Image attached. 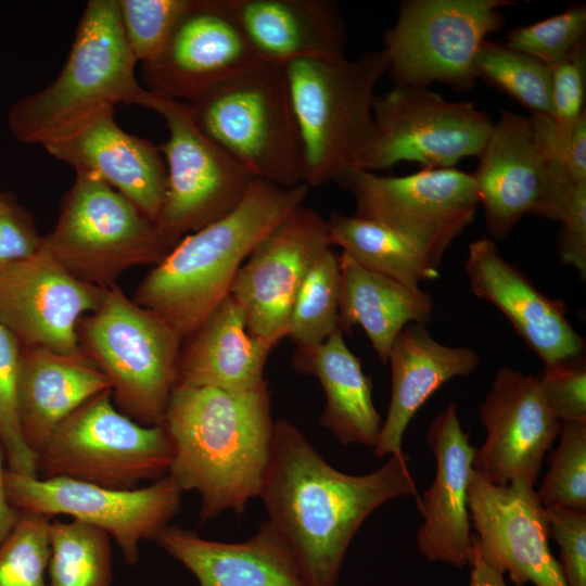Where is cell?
Masks as SVG:
<instances>
[{
    "instance_id": "1",
    "label": "cell",
    "mask_w": 586,
    "mask_h": 586,
    "mask_svg": "<svg viewBox=\"0 0 586 586\" xmlns=\"http://www.w3.org/2000/svg\"><path fill=\"white\" fill-rule=\"evenodd\" d=\"M409 455H392L377 470L339 471L292 423L275 421L270 457L259 497L267 522L285 543L309 586H336L355 534L380 506L415 497Z\"/></svg>"
},
{
    "instance_id": "2",
    "label": "cell",
    "mask_w": 586,
    "mask_h": 586,
    "mask_svg": "<svg viewBox=\"0 0 586 586\" xmlns=\"http://www.w3.org/2000/svg\"><path fill=\"white\" fill-rule=\"evenodd\" d=\"M171 445L167 475L201 497V522L259 497L275 421L267 384L235 392L176 385L162 422Z\"/></svg>"
},
{
    "instance_id": "3",
    "label": "cell",
    "mask_w": 586,
    "mask_h": 586,
    "mask_svg": "<svg viewBox=\"0 0 586 586\" xmlns=\"http://www.w3.org/2000/svg\"><path fill=\"white\" fill-rule=\"evenodd\" d=\"M310 188H283L255 178L228 214L184 235L148 273L137 303L192 335L230 294L233 280L254 249L296 207Z\"/></svg>"
},
{
    "instance_id": "4",
    "label": "cell",
    "mask_w": 586,
    "mask_h": 586,
    "mask_svg": "<svg viewBox=\"0 0 586 586\" xmlns=\"http://www.w3.org/2000/svg\"><path fill=\"white\" fill-rule=\"evenodd\" d=\"M117 0H90L58 77L15 101L8 113L12 136L24 144L61 140L117 104H143Z\"/></svg>"
},
{
    "instance_id": "5",
    "label": "cell",
    "mask_w": 586,
    "mask_h": 586,
    "mask_svg": "<svg viewBox=\"0 0 586 586\" xmlns=\"http://www.w3.org/2000/svg\"><path fill=\"white\" fill-rule=\"evenodd\" d=\"M387 67L383 50L355 60L308 58L284 65L307 187L335 182L358 168L373 140L374 88Z\"/></svg>"
},
{
    "instance_id": "6",
    "label": "cell",
    "mask_w": 586,
    "mask_h": 586,
    "mask_svg": "<svg viewBox=\"0 0 586 586\" xmlns=\"http://www.w3.org/2000/svg\"><path fill=\"white\" fill-rule=\"evenodd\" d=\"M189 105L199 127L254 178L283 188L304 183L303 146L283 65L262 62Z\"/></svg>"
},
{
    "instance_id": "7",
    "label": "cell",
    "mask_w": 586,
    "mask_h": 586,
    "mask_svg": "<svg viewBox=\"0 0 586 586\" xmlns=\"http://www.w3.org/2000/svg\"><path fill=\"white\" fill-rule=\"evenodd\" d=\"M42 247L74 277L104 289L129 267L157 265L173 246L127 198L98 175L76 170Z\"/></svg>"
},
{
    "instance_id": "8",
    "label": "cell",
    "mask_w": 586,
    "mask_h": 586,
    "mask_svg": "<svg viewBox=\"0 0 586 586\" xmlns=\"http://www.w3.org/2000/svg\"><path fill=\"white\" fill-rule=\"evenodd\" d=\"M84 339L119 411L143 425L161 424L177 383L178 332L112 285L85 321Z\"/></svg>"
},
{
    "instance_id": "9",
    "label": "cell",
    "mask_w": 586,
    "mask_h": 586,
    "mask_svg": "<svg viewBox=\"0 0 586 586\" xmlns=\"http://www.w3.org/2000/svg\"><path fill=\"white\" fill-rule=\"evenodd\" d=\"M103 392L73 411L36 456L37 476L132 489L167 475L171 445L164 425H143Z\"/></svg>"
},
{
    "instance_id": "10",
    "label": "cell",
    "mask_w": 586,
    "mask_h": 586,
    "mask_svg": "<svg viewBox=\"0 0 586 586\" xmlns=\"http://www.w3.org/2000/svg\"><path fill=\"white\" fill-rule=\"evenodd\" d=\"M512 0H404L395 24L383 35L387 72L395 86L458 91L477 79L475 58L487 35L504 25L501 9Z\"/></svg>"
},
{
    "instance_id": "11",
    "label": "cell",
    "mask_w": 586,
    "mask_h": 586,
    "mask_svg": "<svg viewBox=\"0 0 586 586\" xmlns=\"http://www.w3.org/2000/svg\"><path fill=\"white\" fill-rule=\"evenodd\" d=\"M142 106L158 113L168 130L160 145L167 182L156 225L175 246L231 212L255 178L199 127L188 103L148 91Z\"/></svg>"
},
{
    "instance_id": "12",
    "label": "cell",
    "mask_w": 586,
    "mask_h": 586,
    "mask_svg": "<svg viewBox=\"0 0 586 586\" xmlns=\"http://www.w3.org/2000/svg\"><path fill=\"white\" fill-rule=\"evenodd\" d=\"M472 174L493 239L524 215L561 221L574 183L551 155L532 116L501 110Z\"/></svg>"
},
{
    "instance_id": "13",
    "label": "cell",
    "mask_w": 586,
    "mask_h": 586,
    "mask_svg": "<svg viewBox=\"0 0 586 586\" xmlns=\"http://www.w3.org/2000/svg\"><path fill=\"white\" fill-rule=\"evenodd\" d=\"M374 135L358 168L377 173L402 162L449 168L480 157L494 123L474 102H451L429 88L394 86L374 97Z\"/></svg>"
},
{
    "instance_id": "14",
    "label": "cell",
    "mask_w": 586,
    "mask_h": 586,
    "mask_svg": "<svg viewBox=\"0 0 586 586\" xmlns=\"http://www.w3.org/2000/svg\"><path fill=\"white\" fill-rule=\"evenodd\" d=\"M11 505L20 512L65 514L104 531L124 561L135 565L143 540L156 539L180 512L182 491L165 475L146 486L114 489L67 477L42 479L5 471Z\"/></svg>"
},
{
    "instance_id": "15",
    "label": "cell",
    "mask_w": 586,
    "mask_h": 586,
    "mask_svg": "<svg viewBox=\"0 0 586 586\" xmlns=\"http://www.w3.org/2000/svg\"><path fill=\"white\" fill-rule=\"evenodd\" d=\"M335 182L354 198V215L411 238L437 267L480 204L473 175L455 167L423 168L406 176L354 168Z\"/></svg>"
},
{
    "instance_id": "16",
    "label": "cell",
    "mask_w": 586,
    "mask_h": 586,
    "mask_svg": "<svg viewBox=\"0 0 586 586\" xmlns=\"http://www.w3.org/2000/svg\"><path fill=\"white\" fill-rule=\"evenodd\" d=\"M332 247L327 219L303 204L254 249L230 289L252 335L276 345L286 337L292 308L307 275Z\"/></svg>"
},
{
    "instance_id": "17",
    "label": "cell",
    "mask_w": 586,
    "mask_h": 586,
    "mask_svg": "<svg viewBox=\"0 0 586 586\" xmlns=\"http://www.w3.org/2000/svg\"><path fill=\"white\" fill-rule=\"evenodd\" d=\"M262 62L229 0H191L162 52L142 64L141 73L148 91L192 104Z\"/></svg>"
},
{
    "instance_id": "18",
    "label": "cell",
    "mask_w": 586,
    "mask_h": 586,
    "mask_svg": "<svg viewBox=\"0 0 586 586\" xmlns=\"http://www.w3.org/2000/svg\"><path fill=\"white\" fill-rule=\"evenodd\" d=\"M468 508L474 543L488 565L507 572L515 586H566L534 486L522 481L494 485L472 468Z\"/></svg>"
},
{
    "instance_id": "19",
    "label": "cell",
    "mask_w": 586,
    "mask_h": 586,
    "mask_svg": "<svg viewBox=\"0 0 586 586\" xmlns=\"http://www.w3.org/2000/svg\"><path fill=\"white\" fill-rule=\"evenodd\" d=\"M479 413L486 438L474 451L473 470L494 485L522 481L534 486L562 424L547 403L540 379L500 368Z\"/></svg>"
},
{
    "instance_id": "20",
    "label": "cell",
    "mask_w": 586,
    "mask_h": 586,
    "mask_svg": "<svg viewBox=\"0 0 586 586\" xmlns=\"http://www.w3.org/2000/svg\"><path fill=\"white\" fill-rule=\"evenodd\" d=\"M103 289L74 277L41 245L33 256L0 266V322L22 347L81 355L76 332Z\"/></svg>"
},
{
    "instance_id": "21",
    "label": "cell",
    "mask_w": 586,
    "mask_h": 586,
    "mask_svg": "<svg viewBox=\"0 0 586 586\" xmlns=\"http://www.w3.org/2000/svg\"><path fill=\"white\" fill-rule=\"evenodd\" d=\"M464 268L472 293L506 316L545 367L582 358L585 341L570 323L565 305L542 293L492 239L469 245Z\"/></svg>"
},
{
    "instance_id": "22",
    "label": "cell",
    "mask_w": 586,
    "mask_h": 586,
    "mask_svg": "<svg viewBox=\"0 0 586 586\" xmlns=\"http://www.w3.org/2000/svg\"><path fill=\"white\" fill-rule=\"evenodd\" d=\"M426 442L435 457L436 474L417 505L423 515L418 549L429 561L461 569L470 565L473 552L468 486L475 448L461 428L456 404L432 420Z\"/></svg>"
},
{
    "instance_id": "23",
    "label": "cell",
    "mask_w": 586,
    "mask_h": 586,
    "mask_svg": "<svg viewBox=\"0 0 586 586\" xmlns=\"http://www.w3.org/2000/svg\"><path fill=\"white\" fill-rule=\"evenodd\" d=\"M44 150L75 170H87L127 198L154 224L160 217L167 171L160 145L122 129L106 111Z\"/></svg>"
},
{
    "instance_id": "24",
    "label": "cell",
    "mask_w": 586,
    "mask_h": 586,
    "mask_svg": "<svg viewBox=\"0 0 586 586\" xmlns=\"http://www.w3.org/2000/svg\"><path fill=\"white\" fill-rule=\"evenodd\" d=\"M155 540L200 586H309L294 556L267 521L242 543L206 539L179 525L166 526Z\"/></svg>"
},
{
    "instance_id": "25",
    "label": "cell",
    "mask_w": 586,
    "mask_h": 586,
    "mask_svg": "<svg viewBox=\"0 0 586 586\" xmlns=\"http://www.w3.org/2000/svg\"><path fill=\"white\" fill-rule=\"evenodd\" d=\"M387 362L391 366V399L374 455L402 454L404 433L421 406L446 382L471 374L479 355L466 346L436 341L425 324L410 323L397 335Z\"/></svg>"
},
{
    "instance_id": "26",
    "label": "cell",
    "mask_w": 586,
    "mask_h": 586,
    "mask_svg": "<svg viewBox=\"0 0 586 586\" xmlns=\"http://www.w3.org/2000/svg\"><path fill=\"white\" fill-rule=\"evenodd\" d=\"M249 42L264 62L285 65L345 56L346 27L332 0H229Z\"/></svg>"
},
{
    "instance_id": "27",
    "label": "cell",
    "mask_w": 586,
    "mask_h": 586,
    "mask_svg": "<svg viewBox=\"0 0 586 586\" xmlns=\"http://www.w3.org/2000/svg\"><path fill=\"white\" fill-rule=\"evenodd\" d=\"M179 355L176 385L245 392L267 384L265 367L276 344L252 335L245 315L227 295Z\"/></svg>"
},
{
    "instance_id": "28",
    "label": "cell",
    "mask_w": 586,
    "mask_h": 586,
    "mask_svg": "<svg viewBox=\"0 0 586 586\" xmlns=\"http://www.w3.org/2000/svg\"><path fill=\"white\" fill-rule=\"evenodd\" d=\"M106 391L109 377L84 355L22 347L20 421L31 451L37 456L65 418Z\"/></svg>"
},
{
    "instance_id": "29",
    "label": "cell",
    "mask_w": 586,
    "mask_h": 586,
    "mask_svg": "<svg viewBox=\"0 0 586 586\" xmlns=\"http://www.w3.org/2000/svg\"><path fill=\"white\" fill-rule=\"evenodd\" d=\"M292 365L301 373L315 375L322 386L321 425L344 446L374 447L383 421L372 400V381L348 348L343 331L337 329L316 347L295 348Z\"/></svg>"
},
{
    "instance_id": "30",
    "label": "cell",
    "mask_w": 586,
    "mask_h": 586,
    "mask_svg": "<svg viewBox=\"0 0 586 586\" xmlns=\"http://www.w3.org/2000/svg\"><path fill=\"white\" fill-rule=\"evenodd\" d=\"M339 327L359 326L382 364H387L394 341L410 323L432 319V296L419 288L404 285L368 270L345 253L339 255Z\"/></svg>"
},
{
    "instance_id": "31",
    "label": "cell",
    "mask_w": 586,
    "mask_h": 586,
    "mask_svg": "<svg viewBox=\"0 0 586 586\" xmlns=\"http://www.w3.org/2000/svg\"><path fill=\"white\" fill-rule=\"evenodd\" d=\"M327 222L332 246L368 270L411 288L440 275L419 243L381 222L341 213Z\"/></svg>"
},
{
    "instance_id": "32",
    "label": "cell",
    "mask_w": 586,
    "mask_h": 586,
    "mask_svg": "<svg viewBox=\"0 0 586 586\" xmlns=\"http://www.w3.org/2000/svg\"><path fill=\"white\" fill-rule=\"evenodd\" d=\"M48 586H113L111 537L78 522L52 520Z\"/></svg>"
},
{
    "instance_id": "33",
    "label": "cell",
    "mask_w": 586,
    "mask_h": 586,
    "mask_svg": "<svg viewBox=\"0 0 586 586\" xmlns=\"http://www.w3.org/2000/svg\"><path fill=\"white\" fill-rule=\"evenodd\" d=\"M474 71L477 78L518 101L531 115L552 117L550 67L540 61L505 43L485 40Z\"/></svg>"
},
{
    "instance_id": "34",
    "label": "cell",
    "mask_w": 586,
    "mask_h": 586,
    "mask_svg": "<svg viewBox=\"0 0 586 586\" xmlns=\"http://www.w3.org/2000/svg\"><path fill=\"white\" fill-rule=\"evenodd\" d=\"M339 256L328 250L307 275L294 302L286 337L296 348L322 344L339 327Z\"/></svg>"
},
{
    "instance_id": "35",
    "label": "cell",
    "mask_w": 586,
    "mask_h": 586,
    "mask_svg": "<svg viewBox=\"0 0 586 586\" xmlns=\"http://www.w3.org/2000/svg\"><path fill=\"white\" fill-rule=\"evenodd\" d=\"M22 346L0 322V443L9 470L37 476L36 455L26 444L20 421Z\"/></svg>"
},
{
    "instance_id": "36",
    "label": "cell",
    "mask_w": 586,
    "mask_h": 586,
    "mask_svg": "<svg viewBox=\"0 0 586 586\" xmlns=\"http://www.w3.org/2000/svg\"><path fill=\"white\" fill-rule=\"evenodd\" d=\"M559 436L537 496L545 508L586 512V420L562 422Z\"/></svg>"
},
{
    "instance_id": "37",
    "label": "cell",
    "mask_w": 586,
    "mask_h": 586,
    "mask_svg": "<svg viewBox=\"0 0 586 586\" xmlns=\"http://www.w3.org/2000/svg\"><path fill=\"white\" fill-rule=\"evenodd\" d=\"M51 519L20 512L14 527L0 543V586H48Z\"/></svg>"
},
{
    "instance_id": "38",
    "label": "cell",
    "mask_w": 586,
    "mask_h": 586,
    "mask_svg": "<svg viewBox=\"0 0 586 586\" xmlns=\"http://www.w3.org/2000/svg\"><path fill=\"white\" fill-rule=\"evenodd\" d=\"M191 0H117L124 36L141 64L153 61L164 49Z\"/></svg>"
},
{
    "instance_id": "39",
    "label": "cell",
    "mask_w": 586,
    "mask_h": 586,
    "mask_svg": "<svg viewBox=\"0 0 586 586\" xmlns=\"http://www.w3.org/2000/svg\"><path fill=\"white\" fill-rule=\"evenodd\" d=\"M585 33L586 5L578 4L534 24L511 29L505 44L552 67L585 42Z\"/></svg>"
},
{
    "instance_id": "40",
    "label": "cell",
    "mask_w": 586,
    "mask_h": 586,
    "mask_svg": "<svg viewBox=\"0 0 586 586\" xmlns=\"http://www.w3.org/2000/svg\"><path fill=\"white\" fill-rule=\"evenodd\" d=\"M586 49L582 43L568 59L550 67V101L555 125L570 128L586 113Z\"/></svg>"
},
{
    "instance_id": "41",
    "label": "cell",
    "mask_w": 586,
    "mask_h": 586,
    "mask_svg": "<svg viewBox=\"0 0 586 586\" xmlns=\"http://www.w3.org/2000/svg\"><path fill=\"white\" fill-rule=\"evenodd\" d=\"M550 537L560 547L559 565L566 586H586V512L545 508Z\"/></svg>"
},
{
    "instance_id": "42",
    "label": "cell",
    "mask_w": 586,
    "mask_h": 586,
    "mask_svg": "<svg viewBox=\"0 0 586 586\" xmlns=\"http://www.w3.org/2000/svg\"><path fill=\"white\" fill-rule=\"evenodd\" d=\"M543 392L562 422L586 420V366L584 358L545 367Z\"/></svg>"
},
{
    "instance_id": "43",
    "label": "cell",
    "mask_w": 586,
    "mask_h": 586,
    "mask_svg": "<svg viewBox=\"0 0 586 586\" xmlns=\"http://www.w3.org/2000/svg\"><path fill=\"white\" fill-rule=\"evenodd\" d=\"M551 155L574 183L586 181V113L570 128L559 129L552 117L531 115Z\"/></svg>"
},
{
    "instance_id": "44",
    "label": "cell",
    "mask_w": 586,
    "mask_h": 586,
    "mask_svg": "<svg viewBox=\"0 0 586 586\" xmlns=\"http://www.w3.org/2000/svg\"><path fill=\"white\" fill-rule=\"evenodd\" d=\"M42 245L29 214L12 194L5 193L0 204V266L24 260Z\"/></svg>"
},
{
    "instance_id": "45",
    "label": "cell",
    "mask_w": 586,
    "mask_h": 586,
    "mask_svg": "<svg viewBox=\"0 0 586 586\" xmlns=\"http://www.w3.org/2000/svg\"><path fill=\"white\" fill-rule=\"evenodd\" d=\"M557 242L561 262L586 277V181L574 186Z\"/></svg>"
},
{
    "instance_id": "46",
    "label": "cell",
    "mask_w": 586,
    "mask_h": 586,
    "mask_svg": "<svg viewBox=\"0 0 586 586\" xmlns=\"http://www.w3.org/2000/svg\"><path fill=\"white\" fill-rule=\"evenodd\" d=\"M7 459L3 447L0 443V543L10 534L14 527L20 511L10 502L5 487Z\"/></svg>"
},
{
    "instance_id": "47",
    "label": "cell",
    "mask_w": 586,
    "mask_h": 586,
    "mask_svg": "<svg viewBox=\"0 0 586 586\" xmlns=\"http://www.w3.org/2000/svg\"><path fill=\"white\" fill-rule=\"evenodd\" d=\"M469 566L471 568L469 586H508L505 582L504 574L483 560L474 539Z\"/></svg>"
},
{
    "instance_id": "48",
    "label": "cell",
    "mask_w": 586,
    "mask_h": 586,
    "mask_svg": "<svg viewBox=\"0 0 586 586\" xmlns=\"http://www.w3.org/2000/svg\"><path fill=\"white\" fill-rule=\"evenodd\" d=\"M5 193L0 190V204L3 202Z\"/></svg>"
}]
</instances>
